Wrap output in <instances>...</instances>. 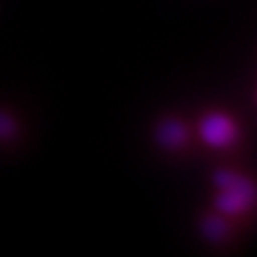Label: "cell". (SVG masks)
Instances as JSON below:
<instances>
[{
    "label": "cell",
    "mask_w": 257,
    "mask_h": 257,
    "mask_svg": "<svg viewBox=\"0 0 257 257\" xmlns=\"http://www.w3.org/2000/svg\"><path fill=\"white\" fill-rule=\"evenodd\" d=\"M212 200L210 207L242 224L255 209V182L244 171L234 167H219L212 174Z\"/></svg>",
    "instance_id": "cell-1"
},
{
    "label": "cell",
    "mask_w": 257,
    "mask_h": 257,
    "mask_svg": "<svg viewBox=\"0 0 257 257\" xmlns=\"http://www.w3.org/2000/svg\"><path fill=\"white\" fill-rule=\"evenodd\" d=\"M195 141L212 152H229L242 141V125L227 109H207L194 122Z\"/></svg>",
    "instance_id": "cell-2"
},
{
    "label": "cell",
    "mask_w": 257,
    "mask_h": 257,
    "mask_svg": "<svg viewBox=\"0 0 257 257\" xmlns=\"http://www.w3.org/2000/svg\"><path fill=\"white\" fill-rule=\"evenodd\" d=\"M22 136V122L14 110L0 107V146H12Z\"/></svg>",
    "instance_id": "cell-5"
},
{
    "label": "cell",
    "mask_w": 257,
    "mask_h": 257,
    "mask_svg": "<svg viewBox=\"0 0 257 257\" xmlns=\"http://www.w3.org/2000/svg\"><path fill=\"white\" fill-rule=\"evenodd\" d=\"M240 224L219 210L210 207L197 220V230L207 244L224 245L232 242Z\"/></svg>",
    "instance_id": "cell-4"
},
{
    "label": "cell",
    "mask_w": 257,
    "mask_h": 257,
    "mask_svg": "<svg viewBox=\"0 0 257 257\" xmlns=\"http://www.w3.org/2000/svg\"><path fill=\"white\" fill-rule=\"evenodd\" d=\"M152 141L162 152L179 156L187 152L195 141L194 124L181 114H166L152 127Z\"/></svg>",
    "instance_id": "cell-3"
}]
</instances>
